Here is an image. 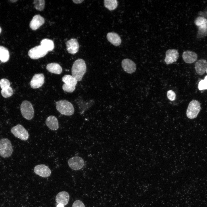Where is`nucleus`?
<instances>
[{"instance_id":"f257e3e1","label":"nucleus","mask_w":207,"mask_h":207,"mask_svg":"<svg viewBox=\"0 0 207 207\" xmlns=\"http://www.w3.org/2000/svg\"><path fill=\"white\" fill-rule=\"evenodd\" d=\"M86 66L84 60L79 58L73 63L71 69L72 74L77 81H80L86 71Z\"/></svg>"},{"instance_id":"f03ea898","label":"nucleus","mask_w":207,"mask_h":207,"mask_svg":"<svg viewBox=\"0 0 207 207\" xmlns=\"http://www.w3.org/2000/svg\"><path fill=\"white\" fill-rule=\"evenodd\" d=\"M57 110L61 114L71 116L74 112V108L72 104L66 100H61L56 103Z\"/></svg>"},{"instance_id":"7ed1b4c3","label":"nucleus","mask_w":207,"mask_h":207,"mask_svg":"<svg viewBox=\"0 0 207 207\" xmlns=\"http://www.w3.org/2000/svg\"><path fill=\"white\" fill-rule=\"evenodd\" d=\"M13 150L11 141L7 138H3L0 140V155L7 158L12 155Z\"/></svg>"},{"instance_id":"20e7f679","label":"nucleus","mask_w":207,"mask_h":207,"mask_svg":"<svg viewBox=\"0 0 207 207\" xmlns=\"http://www.w3.org/2000/svg\"><path fill=\"white\" fill-rule=\"evenodd\" d=\"M62 80L64 83L62 88L64 91L72 93L74 91L77 81L72 75H65L62 78Z\"/></svg>"},{"instance_id":"39448f33","label":"nucleus","mask_w":207,"mask_h":207,"mask_svg":"<svg viewBox=\"0 0 207 207\" xmlns=\"http://www.w3.org/2000/svg\"><path fill=\"white\" fill-rule=\"evenodd\" d=\"M20 111L23 116L27 120H31L34 116V110L31 103L28 101H23L20 106Z\"/></svg>"},{"instance_id":"423d86ee","label":"nucleus","mask_w":207,"mask_h":207,"mask_svg":"<svg viewBox=\"0 0 207 207\" xmlns=\"http://www.w3.org/2000/svg\"><path fill=\"white\" fill-rule=\"evenodd\" d=\"M201 109L200 103L197 100H193L189 103L186 111V115L189 119L196 118Z\"/></svg>"},{"instance_id":"0eeeda50","label":"nucleus","mask_w":207,"mask_h":207,"mask_svg":"<svg viewBox=\"0 0 207 207\" xmlns=\"http://www.w3.org/2000/svg\"><path fill=\"white\" fill-rule=\"evenodd\" d=\"M10 131L16 137L22 140L26 141L29 138V135L28 131L20 124H18L13 126Z\"/></svg>"},{"instance_id":"6e6552de","label":"nucleus","mask_w":207,"mask_h":207,"mask_svg":"<svg viewBox=\"0 0 207 207\" xmlns=\"http://www.w3.org/2000/svg\"><path fill=\"white\" fill-rule=\"evenodd\" d=\"M48 52L41 45L31 49L28 52V55L33 59H37L46 55Z\"/></svg>"},{"instance_id":"1a4fd4ad","label":"nucleus","mask_w":207,"mask_h":207,"mask_svg":"<svg viewBox=\"0 0 207 207\" xmlns=\"http://www.w3.org/2000/svg\"><path fill=\"white\" fill-rule=\"evenodd\" d=\"M68 163L69 166L74 170H79L85 165L83 159L78 156H74L70 158L68 160Z\"/></svg>"},{"instance_id":"9d476101","label":"nucleus","mask_w":207,"mask_h":207,"mask_svg":"<svg viewBox=\"0 0 207 207\" xmlns=\"http://www.w3.org/2000/svg\"><path fill=\"white\" fill-rule=\"evenodd\" d=\"M34 171L36 174L43 177H48L51 174L50 168L47 166L43 164L36 166L34 168Z\"/></svg>"},{"instance_id":"9b49d317","label":"nucleus","mask_w":207,"mask_h":207,"mask_svg":"<svg viewBox=\"0 0 207 207\" xmlns=\"http://www.w3.org/2000/svg\"><path fill=\"white\" fill-rule=\"evenodd\" d=\"M121 65L124 70L128 74L134 72L136 70V66L135 63L130 59H123L121 62Z\"/></svg>"},{"instance_id":"f8f14e48","label":"nucleus","mask_w":207,"mask_h":207,"mask_svg":"<svg viewBox=\"0 0 207 207\" xmlns=\"http://www.w3.org/2000/svg\"><path fill=\"white\" fill-rule=\"evenodd\" d=\"M164 62L167 64H172L176 62L179 57V53L176 49H169L165 53Z\"/></svg>"},{"instance_id":"ddd939ff","label":"nucleus","mask_w":207,"mask_h":207,"mask_svg":"<svg viewBox=\"0 0 207 207\" xmlns=\"http://www.w3.org/2000/svg\"><path fill=\"white\" fill-rule=\"evenodd\" d=\"M45 77L42 73L35 74L30 83L31 87L33 89L39 88L42 86L44 82Z\"/></svg>"},{"instance_id":"4468645a","label":"nucleus","mask_w":207,"mask_h":207,"mask_svg":"<svg viewBox=\"0 0 207 207\" xmlns=\"http://www.w3.org/2000/svg\"><path fill=\"white\" fill-rule=\"evenodd\" d=\"M44 18L39 14L34 16L30 23V27L33 30H36L44 24Z\"/></svg>"},{"instance_id":"2eb2a0df","label":"nucleus","mask_w":207,"mask_h":207,"mask_svg":"<svg viewBox=\"0 0 207 207\" xmlns=\"http://www.w3.org/2000/svg\"><path fill=\"white\" fill-rule=\"evenodd\" d=\"M66 49L68 52L71 54H75L78 50L79 44L75 39H71L66 43Z\"/></svg>"},{"instance_id":"dca6fc26","label":"nucleus","mask_w":207,"mask_h":207,"mask_svg":"<svg viewBox=\"0 0 207 207\" xmlns=\"http://www.w3.org/2000/svg\"><path fill=\"white\" fill-rule=\"evenodd\" d=\"M70 196L68 193L66 191H62L56 195L55 201L59 204L64 206L67 205L69 201Z\"/></svg>"},{"instance_id":"f3484780","label":"nucleus","mask_w":207,"mask_h":207,"mask_svg":"<svg viewBox=\"0 0 207 207\" xmlns=\"http://www.w3.org/2000/svg\"><path fill=\"white\" fill-rule=\"evenodd\" d=\"M195 69L198 74L202 75L207 70V62L204 59L198 60L195 64Z\"/></svg>"},{"instance_id":"a211bd4d","label":"nucleus","mask_w":207,"mask_h":207,"mask_svg":"<svg viewBox=\"0 0 207 207\" xmlns=\"http://www.w3.org/2000/svg\"><path fill=\"white\" fill-rule=\"evenodd\" d=\"M182 57L185 63L191 64L196 61L198 58V56L197 54L194 52L190 51H187L183 52Z\"/></svg>"},{"instance_id":"6ab92c4d","label":"nucleus","mask_w":207,"mask_h":207,"mask_svg":"<svg viewBox=\"0 0 207 207\" xmlns=\"http://www.w3.org/2000/svg\"><path fill=\"white\" fill-rule=\"evenodd\" d=\"M45 124L51 130L55 131L59 128L58 120L54 116L51 115L48 117L46 120Z\"/></svg>"},{"instance_id":"aec40b11","label":"nucleus","mask_w":207,"mask_h":207,"mask_svg":"<svg viewBox=\"0 0 207 207\" xmlns=\"http://www.w3.org/2000/svg\"><path fill=\"white\" fill-rule=\"evenodd\" d=\"M107 38L109 41L116 46L119 45L121 43V38L116 33L108 32L107 34Z\"/></svg>"},{"instance_id":"412c9836","label":"nucleus","mask_w":207,"mask_h":207,"mask_svg":"<svg viewBox=\"0 0 207 207\" xmlns=\"http://www.w3.org/2000/svg\"><path fill=\"white\" fill-rule=\"evenodd\" d=\"M46 68L49 72L57 74H61L62 71L61 66L58 64L56 63H52L47 64Z\"/></svg>"},{"instance_id":"4be33fe9","label":"nucleus","mask_w":207,"mask_h":207,"mask_svg":"<svg viewBox=\"0 0 207 207\" xmlns=\"http://www.w3.org/2000/svg\"><path fill=\"white\" fill-rule=\"evenodd\" d=\"M41 45L47 52L52 51L54 48L53 41L50 39H45L41 42Z\"/></svg>"},{"instance_id":"5701e85b","label":"nucleus","mask_w":207,"mask_h":207,"mask_svg":"<svg viewBox=\"0 0 207 207\" xmlns=\"http://www.w3.org/2000/svg\"><path fill=\"white\" fill-rule=\"evenodd\" d=\"M9 52L6 48L2 46H0V60L3 62H7L9 59Z\"/></svg>"},{"instance_id":"b1692460","label":"nucleus","mask_w":207,"mask_h":207,"mask_svg":"<svg viewBox=\"0 0 207 207\" xmlns=\"http://www.w3.org/2000/svg\"><path fill=\"white\" fill-rule=\"evenodd\" d=\"M105 7L110 10L116 9L118 6V2L116 0H105L104 1Z\"/></svg>"},{"instance_id":"393cba45","label":"nucleus","mask_w":207,"mask_h":207,"mask_svg":"<svg viewBox=\"0 0 207 207\" xmlns=\"http://www.w3.org/2000/svg\"><path fill=\"white\" fill-rule=\"evenodd\" d=\"M195 23L199 27L207 26V19L203 17H198L195 20Z\"/></svg>"},{"instance_id":"a878e982","label":"nucleus","mask_w":207,"mask_h":207,"mask_svg":"<svg viewBox=\"0 0 207 207\" xmlns=\"http://www.w3.org/2000/svg\"><path fill=\"white\" fill-rule=\"evenodd\" d=\"M35 8L37 10L42 11L44 8L45 1L44 0H35L33 2Z\"/></svg>"},{"instance_id":"bb28decb","label":"nucleus","mask_w":207,"mask_h":207,"mask_svg":"<svg viewBox=\"0 0 207 207\" xmlns=\"http://www.w3.org/2000/svg\"><path fill=\"white\" fill-rule=\"evenodd\" d=\"M2 96L5 98H7L11 96L13 93L12 88L10 87L2 89L1 91Z\"/></svg>"},{"instance_id":"cd10ccee","label":"nucleus","mask_w":207,"mask_h":207,"mask_svg":"<svg viewBox=\"0 0 207 207\" xmlns=\"http://www.w3.org/2000/svg\"><path fill=\"white\" fill-rule=\"evenodd\" d=\"M198 88L200 90L207 89V75L204 80H202L199 82Z\"/></svg>"},{"instance_id":"c85d7f7f","label":"nucleus","mask_w":207,"mask_h":207,"mask_svg":"<svg viewBox=\"0 0 207 207\" xmlns=\"http://www.w3.org/2000/svg\"><path fill=\"white\" fill-rule=\"evenodd\" d=\"M9 80L6 78H3L0 80V87L2 89L8 87L10 86Z\"/></svg>"},{"instance_id":"c756f323","label":"nucleus","mask_w":207,"mask_h":207,"mask_svg":"<svg viewBox=\"0 0 207 207\" xmlns=\"http://www.w3.org/2000/svg\"><path fill=\"white\" fill-rule=\"evenodd\" d=\"M167 96L168 99L171 101L174 100L176 97L175 93L172 90H170L167 91Z\"/></svg>"},{"instance_id":"7c9ffc66","label":"nucleus","mask_w":207,"mask_h":207,"mask_svg":"<svg viewBox=\"0 0 207 207\" xmlns=\"http://www.w3.org/2000/svg\"><path fill=\"white\" fill-rule=\"evenodd\" d=\"M198 34L201 36H205L207 34V26L199 27Z\"/></svg>"},{"instance_id":"2f4dec72","label":"nucleus","mask_w":207,"mask_h":207,"mask_svg":"<svg viewBox=\"0 0 207 207\" xmlns=\"http://www.w3.org/2000/svg\"><path fill=\"white\" fill-rule=\"evenodd\" d=\"M72 207H85L83 203L80 200H76L73 203Z\"/></svg>"},{"instance_id":"473e14b6","label":"nucleus","mask_w":207,"mask_h":207,"mask_svg":"<svg viewBox=\"0 0 207 207\" xmlns=\"http://www.w3.org/2000/svg\"><path fill=\"white\" fill-rule=\"evenodd\" d=\"M84 0H73L72 1L76 4L80 3L84 1Z\"/></svg>"},{"instance_id":"72a5a7b5","label":"nucleus","mask_w":207,"mask_h":207,"mask_svg":"<svg viewBox=\"0 0 207 207\" xmlns=\"http://www.w3.org/2000/svg\"><path fill=\"white\" fill-rule=\"evenodd\" d=\"M64 206L61 204H59L57 206V207H64Z\"/></svg>"},{"instance_id":"f704fd0d","label":"nucleus","mask_w":207,"mask_h":207,"mask_svg":"<svg viewBox=\"0 0 207 207\" xmlns=\"http://www.w3.org/2000/svg\"><path fill=\"white\" fill-rule=\"evenodd\" d=\"M1 27H0V33L1 32Z\"/></svg>"},{"instance_id":"c9c22d12","label":"nucleus","mask_w":207,"mask_h":207,"mask_svg":"<svg viewBox=\"0 0 207 207\" xmlns=\"http://www.w3.org/2000/svg\"><path fill=\"white\" fill-rule=\"evenodd\" d=\"M206 72H207V70H206Z\"/></svg>"}]
</instances>
